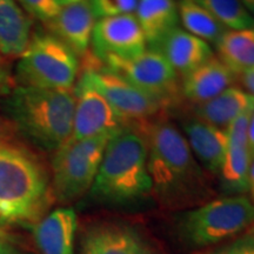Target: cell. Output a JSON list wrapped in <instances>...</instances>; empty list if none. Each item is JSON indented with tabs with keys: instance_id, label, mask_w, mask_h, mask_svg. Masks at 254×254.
<instances>
[{
	"instance_id": "obj_35",
	"label": "cell",
	"mask_w": 254,
	"mask_h": 254,
	"mask_svg": "<svg viewBox=\"0 0 254 254\" xmlns=\"http://www.w3.org/2000/svg\"><path fill=\"white\" fill-rule=\"evenodd\" d=\"M81 1H85V0H59V2L62 4V6L77 4V2H81Z\"/></svg>"
},
{
	"instance_id": "obj_29",
	"label": "cell",
	"mask_w": 254,
	"mask_h": 254,
	"mask_svg": "<svg viewBox=\"0 0 254 254\" xmlns=\"http://www.w3.org/2000/svg\"><path fill=\"white\" fill-rule=\"evenodd\" d=\"M8 79V68H7V63L4 59V57L0 55V87L7 81Z\"/></svg>"
},
{
	"instance_id": "obj_1",
	"label": "cell",
	"mask_w": 254,
	"mask_h": 254,
	"mask_svg": "<svg viewBox=\"0 0 254 254\" xmlns=\"http://www.w3.org/2000/svg\"><path fill=\"white\" fill-rule=\"evenodd\" d=\"M147 170L158 202L167 209L196 207L209 200L212 189L185 136L167 122L142 123Z\"/></svg>"
},
{
	"instance_id": "obj_33",
	"label": "cell",
	"mask_w": 254,
	"mask_h": 254,
	"mask_svg": "<svg viewBox=\"0 0 254 254\" xmlns=\"http://www.w3.org/2000/svg\"><path fill=\"white\" fill-rule=\"evenodd\" d=\"M251 187H254V159L252 161V165H251V170H250V190Z\"/></svg>"
},
{
	"instance_id": "obj_17",
	"label": "cell",
	"mask_w": 254,
	"mask_h": 254,
	"mask_svg": "<svg viewBox=\"0 0 254 254\" xmlns=\"http://www.w3.org/2000/svg\"><path fill=\"white\" fill-rule=\"evenodd\" d=\"M236 78L237 75L214 56L184 77L182 91L187 100L198 105L232 87Z\"/></svg>"
},
{
	"instance_id": "obj_12",
	"label": "cell",
	"mask_w": 254,
	"mask_h": 254,
	"mask_svg": "<svg viewBox=\"0 0 254 254\" xmlns=\"http://www.w3.org/2000/svg\"><path fill=\"white\" fill-rule=\"evenodd\" d=\"M80 254H153L134 228L104 222L91 226L81 239Z\"/></svg>"
},
{
	"instance_id": "obj_20",
	"label": "cell",
	"mask_w": 254,
	"mask_h": 254,
	"mask_svg": "<svg viewBox=\"0 0 254 254\" xmlns=\"http://www.w3.org/2000/svg\"><path fill=\"white\" fill-rule=\"evenodd\" d=\"M32 20L15 0H0V55L21 57L31 41Z\"/></svg>"
},
{
	"instance_id": "obj_26",
	"label": "cell",
	"mask_w": 254,
	"mask_h": 254,
	"mask_svg": "<svg viewBox=\"0 0 254 254\" xmlns=\"http://www.w3.org/2000/svg\"><path fill=\"white\" fill-rule=\"evenodd\" d=\"M21 8L32 17L47 24L62 9L59 0H18Z\"/></svg>"
},
{
	"instance_id": "obj_36",
	"label": "cell",
	"mask_w": 254,
	"mask_h": 254,
	"mask_svg": "<svg viewBox=\"0 0 254 254\" xmlns=\"http://www.w3.org/2000/svg\"><path fill=\"white\" fill-rule=\"evenodd\" d=\"M0 254H24V253H19V252H15V251L13 250V249H11V250H7V251H5V252H1Z\"/></svg>"
},
{
	"instance_id": "obj_14",
	"label": "cell",
	"mask_w": 254,
	"mask_h": 254,
	"mask_svg": "<svg viewBox=\"0 0 254 254\" xmlns=\"http://www.w3.org/2000/svg\"><path fill=\"white\" fill-rule=\"evenodd\" d=\"M78 218L71 207H59L33 225V239L41 254H74Z\"/></svg>"
},
{
	"instance_id": "obj_8",
	"label": "cell",
	"mask_w": 254,
	"mask_h": 254,
	"mask_svg": "<svg viewBox=\"0 0 254 254\" xmlns=\"http://www.w3.org/2000/svg\"><path fill=\"white\" fill-rule=\"evenodd\" d=\"M88 63L91 64L80 78L103 95L124 123H144L163 110L164 105L160 101L133 86L131 82L110 69L97 67L94 57Z\"/></svg>"
},
{
	"instance_id": "obj_4",
	"label": "cell",
	"mask_w": 254,
	"mask_h": 254,
	"mask_svg": "<svg viewBox=\"0 0 254 254\" xmlns=\"http://www.w3.org/2000/svg\"><path fill=\"white\" fill-rule=\"evenodd\" d=\"M151 190L145 138L139 131L123 129L106 146L91 194L99 201L125 204Z\"/></svg>"
},
{
	"instance_id": "obj_23",
	"label": "cell",
	"mask_w": 254,
	"mask_h": 254,
	"mask_svg": "<svg viewBox=\"0 0 254 254\" xmlns=\"http://www.w3.org/2000/svg\"><path fill=\"white\" fill-rule=\"evenodd\" d=\"M178 9L184 30L205 43L215 45L227 31L209 12L190 0H180L178 2Z\"/></svg>"
},
{
	"instance_id": "obj_3",
	"label": "cell",
	"mask_w": 254,
	"mask_h": 254,
	"mask_svg": "<svg viewBox=\"0 0 254 254\" xmlns=\"http://www.w3.org/2000/svg\"><path fill=\"white\" fill-rule=\"evenodd\" d=\"M75 95L72 90L19 86L7 100L12 124L40 150L55 152L71 138Z\"/></svg>"
},
{
	"instance_id": "obj_38",
	"label": "cell",
	"mask_w": 254,
	"mask_h": 254,
	"mask_svg": "<svg viewBox=\"0 0 254 254\" xmlns=\"http://www.w3.org/2000/svg\"><path fill=\"white\" fill-rule=\"evenodd\" d=\"M253 13H254V9H253Z\"/></svg>"
},
{
	"instance_id": "obj_9",
	"label": "cell",
	"mask_w": 254,
	"mask_h": 254,
	"mask_svg": "<svg viewBox=\"0 0 254 254\" xmlns=\"http://www.w3.org/2000/svg\"><path fill=\"white\" fill-rule=\"evenodd\" d=\"M107 69L131 82L133 86L165 105L178 91V74L155 50H146L129 59L109 58Z\"/></svg>"
},
{
	"instance_id": "obj_13",
	"label": "cell",
	"mask_w": 254,
	"mask_h": 254,
	"mask_svg": "<svg viewBox=\"0 0 254 254\" xmlns=\"http://www.w3.org/2000/svg\"><path fill=\"white\" fill-rule=\"evenodd\" d=\"M88 0L63 6L58 14L47 23L52 36L65 44L75 56H86L97 24Z\"/></svg>"
},
{
	"instance_id": "obj_6",
	"label": "cell",
	"mask_w": 254,
	"mask_h": 254,
	"mask_svg": "<svg viewBox=\"0 0 254 254\" xmlns=\"http://www.w3.org/2000/svg\"><path fill=\"white\" fill-rule=\"evenodd\" d=\"M112 136L103 134L82 140L69 138L55 152L51 189L57 201L69 204L91 190Z\"/></svg>"
},
{
	"instance_id": "obj_28",
	"label": "cell",
	"mask_w": 254,
	"mask_h": 254,
	"mask_svg": "<svg viewBox=\"0 0 254 254\" xmlns=\"http://www.w3.org/2000/svg\"><path fill=\"white\" fill-rule=\"evenodd\" d=\"M243 86V90L254 98V67L246 69L237 75Z\"/></svg>"
},
{
	"instance_id": "obj_18",
	"label": "cell",
	"mask_w": 254,
	"mask_h": 254,
	"mask_svg": "<svg viewBox=\"0 0 254 254\" xmlns=\"http://www.w3.org/2000/svg\"><path fill=\"white\" fill-rule=\"evenodd\" d=\"M254 110V98L243 88L232 86L213 99L194 105V117L222 131L238 117Z\"/></svg>"
},
{
	"instance_id": "obj_2",
	"label": "cell",
	"mask_w": 254,
	"mask_h": 254,
	"mask_svg": "<svg viewBox=\"0 0 254 254\" xmlns=\"http://www.w3.org/2000/svg\"><path fill=\"white\" fill-rule=\"evenodd\" d=\"M52 199L49 172L38 155L11 136L0 139V222L34 225Z\"/></svg>"
},
{
	"instance_id": "obj_34",
	"label": "cell",
	"mask_w": 254,
	"mask_h": 254,
	"mask_svg": "<svg viewBox=\"0 0 254 254\" xmlns=\"http://www.w3.org/2000/svg\"><path fill=\"white\" fill-rule=\"evenodd\" d=\"M243 1V4L245 5V7L249 9L250 12H253L254 9V0H241Z\"/></svg>"
},
{
	"instance_id": "obj_15",
	"label": "cell",
	"mask_w": 254,
	"mask_h": 254,
	"mask_svg": "<svg viewBox=\"0 0 254 254\" xmlns=\"http://www.w3.org/2000/svg\"><path fill=\"white\" fill-rule=\"evenodd\" d=\"M151 50L160 53L177 74L183 75V78L214 57L207 43L179 27L170 32Z\"/></svg>"
},
{
	"instance_id": "obj_11",
	"label": "cell",
	"mask_w": 254,
	"mask_h": 254,
	"mask_svg": "<svg viewBox=\"0 0 254 254\" xmlns=\"http://www.w3.org/2000/svg\"><path fill=\"white\" fill-rule=\"evenodd\" d=\"M75 105L71 138L74 140L109 134L125 129L124 123L110 104L84 79H79L74 90Z\"/></svg>"
},
{
	"instance_id": "obj_25",
	"label": "cell",
	"mask_w": 254,
	"mask_h": 254,
	"mask_svg": "<svg viewBox=\"0 0 254 254\" xmlns=\"http://www.w3.org/2000/svg\"><path fill=\"white\" fill-rule=\"evenodd\" d=\"M97 18L134 14L139 0H88Z\"/></svg>"
},
{
	"instance_id": "obj_19",
	"label": "cell",
	"mask_w": 254,
	"mask_h": 254,
	"mask_svg": "<svg viewBox=\"0 0 254 254\" xmlns=\"http://www.w3.org/2000/svg\"><path fill=\"white\" fill-rule=\"evenodd\" d=\"M134 15L151 49L157 46L179 24V9L176 0H139Z\"/></svg>"
},
{
	"instance_id": "obj_21",
	"label": "cell",
	"mask_w": 254,
	"mask_h": 254,
	"mask_svg": "<svg viewBox=\"0 0 254 254\" xmlns=\"http://www.w3.org/2000/svg\"><path fill=\"white\" fill-rule=\"evenodd\" d=\"M215 47L218 58L236 75L254 67V27L227 30Z\"/></svg>"
},
{
	"instance_id": "obj_5",
	"label": "cell",
	"mask_w": 254,
	"mask_h": 254,
	"mask_svg": "<svg viewBox=\"0 0 254 254\" xmlns=\"http://www.w3.org/2000/svg\"><path fill=\"white\" fill-rule=\"evenodd\" d=\"M254 224V202L245 195L208 200L187 211L180 233L190 245L205 247L245 232Z\"/></svg>"
},
{
	"instance_id": "obj_7",
	"label": "cell",
	"mask_w": 254,
	"mask_h": 254,
	"mask_svg": "<svg viewBox=\"0 0 254 254\" xmlns=\"http://www.w3.org/2000/svg\"><path fill=\"white\" fill-rule=\"evenodd\" d=\"M79 72L77 56L52 34L32 38L18 64L23 86L72 90Z\"/></svg>"
},
{
	"instance_id": "obj_31",
	"label": "cell",
	"mask_w": 254,
	"mask_h": 254,
	"mask_svg": "<svg viewBox=\"0 0 254 254\" xmlns=\"http://www.w3.org/2000/svg\"><path fill=\"white\" fill-rule=\"evenodd\" d=\"M11 249H13V247H12L11 244H9L7 233H5V232L0 228V253L5 252V251L11 250Z\"/></svg>"
},
{
	"instance_id": "obj_30",
	"label": "cell",
	"mask_w": 254,
	"mask_h": 254,
	"mask_svg": "<svg viewBox=\"0 0 254 254\" xmlns=\"http://www.w3.org/2000/svg\"><path fill=\"white\" fill-rule=\"evenodd\" d=\"M247 138H249L250 152H251V154H252V157L254 159V112L252 114V117H251L249 132H247Z\"/></svg>"
},
{
	"instance_id": "obj_22",
	"label": "cell",
	"mask_w": 254,
	"mask_h": 254,
	"mask_svg": "<svg viewBox=\"0 0 254 254\" xmlns=\"http://www.w3.org/2000/svg\"><path fill=\"white\" fill-rule=\"evenodd\" d=\"M253 157L249 142L228 140L220 174L222 185L228 192L244 193L250 190V170Z\"/></svg>"
},
{
	"instance_id": "obj_27",
	"label": "cell",
	"mask_w": 254,
	"mask_h": 254,
	"mask_svg": "<svg viewBox=\"0 0 254 254\" xmlns=\"http://www.w3.org/2000/svg\"><path fill=\"white\" fill-rule=\"evenodd\" d=\"M246 233L226 246H222L211 254H254V224Z\"/></svg>"
},
{
	"instance_id": "obj_32",
	"label": "cell",
	"mask_w": 254,
	"mask_h": 254,
	"mask_svg": "<svg viewBox=\"0 0 254 254\" xmlns=\"http://www.w3.org/2000/svg\"><path fill=\"white\" fill-rule=\"evenodd\" d=\"M11 126H13V124H8L6 120L0 118V139L7 138V136H9Z\"/></svg>"
},
{
	"instance_id": "obj_16",
	"label": "cell",
	"mask_w": 254,
	"mask_h": 254,
	"mask_svg": "<svg viewBox=\"0 0 254 254\" xmlns=\"http://www.w3.org/2000/svg\"><path fill=\"white\" fill-rule=\"evenodd\" d=\"M183 131L190 151L202 168L219 176L228 146L226 131L208 125L195 117L183 123Z\"/></svg>"
},
{
	"instance_id": "obj_10",
	"label": "cell",
	"mask_w": 254,
	"mask_h": 254,
	"mask_svg": "<svg viewBox=\"0 0 254 254\" xmlns=\"http://www.w3.org/2000/svg\"><path fill=\"white\" fill-rule=\"evenodd\" d=\"M94 58L129 59L146 51L145 36L134 14L100 18L95 24L91 40Z\"/></svg>"
},
{
	"instance_id": "obj_24",
	"label": "cell",
	"mask_w": 254,
	"mask_h": 254,
	"mask_svg": "<svg viewBox=\"0 0 254 254\" xmlns=\"http://www.w3.org/2000/svg\"><path fill=\"white\" fill-rule=\"evenodd\" d=\"M209 12L227 30L254 27V18L241 0H190Z\"/></svg>"
},
{
	"instance_id": "obj_37",
	"label": "cell",
	"mask_w": 254,
	"mask_h": 254,
	"mask_svg": "<svg viewBox=\"0 0 254 254\" xmlns=\"http://www.w3.org/2000/svg\"><path fill=\"white\" fill-rule=\"evenodd\" d=\"M251 190H252V195H253V202H254V187H251Z\"/></svg>"
}]
</instances>
